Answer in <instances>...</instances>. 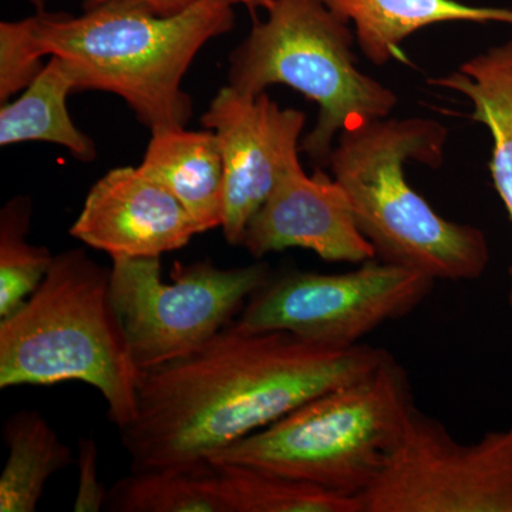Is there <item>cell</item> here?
Listing matches in <instances>:
<instances>
[{
    "instance_id": "obj_1",
    "label": "cell",
    "mask_w": 512,
    "mask_h": 512,
    "mask_svg": "<svg viewBox=\"0 0 512 512\" xmlns=\"http://www.w3.org/2000/svg\"><path fill=\"white\" fill-rule=\"evenodd\" d=\"M389 353L332 348L231 322L201 348L140 370L134 419L120 429L133 471L205 463L320 394L369 375Z\"/></svg>"
},
{
    "instance_id": "obj_10",
    "label": "cell",
    "mask_w": 512,
    "mask_h": 512,
    "mask_svg": "<svg viewBox=\"0 0 512 512\" xmlns=\"http://www.w3.org/2000/svg\"><path fill=\"white\" fill-rule=\"evenodd\" d=\"M306 114L282 109L266 93L252 96L222 87L202 114V127L220 143L225 168L222 231L242 247L249 222L268 200L279 178L299 163Z\"/></svg>"
},
{
    "instance_id": "obj_15",
    "label": "cell",
    "mask_w": 512,
    "mask_h": 512,
    "mask_svg": "<svg viewBox=\"0 0 512 512\" xmlns=\"http://www.w3.org/2000/svg\"><path fill=\"white\" fill-rule=\"evenodd\" d=\"M427 83L466 96L473 104L471 119L490 130L491 177L512 221V40ZM510 275L508 302L512 308V266Z\"/></svg>"
},
{
    "instance_id": "obj_25",
    "label": "cell",
    "mask_w": 512,
    "mask_h": 512,
    "mask_svg": "<svg viewBox=\"0 0 512 512\" xmlns=\"http://www.w3.org/2000/svg\"><path fill=\"white\" fill-rule=\"evenodd\" d=\"M25 2H28L30 6H33V9H35L36 12H45L46 10L47 0H25Z\"/></svg>"
},
{
    "instance_id": "obj_22",
    "label": "cell",
    "mask_w": 512,
    "mask_h": 512,
    "mask_svg": "<svg viewBox=\"0 0 512 512\" xmlns=\"http://www.w3.org/2000/svg\"><path fill=\"white\" fill-rule=\"evenodd\" d=\"M79 490L74 500L76 512H100L106 507L107 494L99 478V448L93 439L79 441Z\"/></svg>"
},
{
    "instance_id": "obj_8",
    "label": "cell",
    "mask_w": 512,
    "mask_h": 512,
    "mask_svg": "<svg viewBox=\"0 0 512 512\" xmlns=\"http://www.w3.org/2000/svg\"><path fill=\"white\" fill-rule=\"evenodd\" d=\"M433 284L430 276L377 258L345 274L291 271L271 276L234 322L252 332L281 330L320 345L350 348L387 320L409 315Z\"/></svg>"
},
{
    "instance_id": "obj_6",
    "label": "cell",
    "mask_w": 512,
    "mask_h": 512,
    "mask_svg": "<svg viewBox=\"0 0 512 512\" xmlns=\"http://www.w3.org/2000/svg\"><path fill=\"white\" fill-rule=\"evenodd\" d=\"M266 12L229 56L228 86L258 96L284 84L315 101L318 121L301 151L315 167H328L343 131L387 119L399 99L359 70L355 33L322 0H274Z\"/></svg>"
},
{
    "instance_id": "obj_7",
    "label": "cell",
    "mask_w": 512,
    "mask_h": 512,
    "mask_svg": "<svg viewBox=\"0 0 512 512\" xmlns=\"http://www.w3.org/2000/svg\"><path fill=\"white\" fill-rule=\"evenodd\" d=\"M271 278L264 261L224 269L175 262L164 281L161 258L116 259L110 298L138 370L194 352L214 338Z\"/></svg>"
},
{
    "instance_id": "obj_20",
    "label": "cell",
    "mask_w": 512,
    "mask_h": 512,
    "mask_svg": "<svg viewBox=\"0 0 512 512\" xmlns=\"http://www.w3.org/2000/svg\"><path fill=\"white\" fill-rule=\"evenodd\" d=\"M32 200L18 195L0 211V318L19 308L45 281L55 255L28 241Z\"/></svg>"
},
{
    "instance_id": "obj_19",
    "label": "cell",
    "mask_w": 512,
    "mask_h": 512,
    "mask_svg": "<svg viewBox=\"0 0 512 512\" xmlns=\"http://www.w3.org/2000/svg\"><path fill=\"white\" fill-rule=\"evenodd\" d=\"M211 466L229 512H362L359 497L335 493L308 481L244 464Z\"/></svg>"
},
{
    "instance_id": "obj_5",
    "label": "cell",
    "mask_w": 512,
    "mask_h": 512,
    "mask_svg": "<svg viewBox=\"0 0 512 512\" xmlns=\"http://www.w3.org/2000/svg\"><path fill=\"white\" fill-rule=\"evenodd\" d=\"M414 407L406 370L389 355L369 375L320 394L208 461L359 497L382 473Z\"/></svg>"
},
{
    "instance_id": "obj_12",
    "label": "cell",
    "mask_w": 512,
    "mask_h": 512,
    "mask_svg": "<svg viewBox=\"0 0 512 512\" xmlns=\"http://www.w3.org/2000/svg\"><path fill=\"white\" fill-rule=\"evenodd\" d=\"M200 234L183 205L138 167L107 171L87 192L70 235L116 259L161 258Z\"/></svg>"
},
{
    "instance_id": "obj_13",
    "label": "cell",
    "mask_w": 512,
    "mask_h": 512,
    "mask_svg": "<svg viewBox=\"0 0 512 512\" xmlns=\"http://www.w3.org/2000/svg\"><path fill=\"white\" fill-rule=\"evenodd\" d=\"M138 168L177 198L200 234L221 227L225 168L211 130L154 128Z\"/></svg>"
},
{
    "instance_id": "obj_21",
    "label": "cell",
    "mask_w": 512,
    "mask_h": 512,
    "mask_svg": "<svg viewBox=\"0 0 512 512\" xmlns=\"http://www.w3.org/2000/svg\"><path fill=\"white\" fill-rule=\"evenodd\" d=\"M33 16L0 23V103L28 89L45 67Z\"/></svg>"
},
{
    "instance_id": "obj_17",
    "label": "cell",
    "mask_w": 512,
    "mask_h": 512,
    "mask_svg": "<svg viewBox=\"0 0 512 512\" xmlns=\"http://www.w3.org/2000/svg\"><path fill=\"white\" fill-rule=\"evenodd\" d=\"M3 437L9 456L0 476V512L36 511L49 478L73 463L72 448L35 410L12 414Z\"/></svg>"
},
{
    "instance_id": "obj_24",
    "label": "cell",
    "mask_w": 512,
    "mask_h": 512,
    "mask_svg": "<svg viewBox=\"0 0 512 512\" xmlns=\"http://www.w3.org/2000/svg\"><path fill=\"white\" fill-rule=\"evenodd\" d=\"M222 2L228 3L231 6H244L251 13L252 18L255 19L256 12L258 10H268L271 8L274 0H222Z\"/></svg>"
},
{
    "instance_id": "obj_2",
    "label": "cell",
    "mask_w": 512,
    "mask_h": 512,
    "mask_svg": "<svg viewBox=\"0 0 512 512\" xmlns=\"http://www.w3.org/2000/svg\"><path fill=\"white\" fill-rule=\"evenodd\" d=\"M33 19L40 49L69 66L77 93L120 97L150 130L187 127L194 107L185 74L202 47L235 26L234 6L222 0H198L174 16L113 0L82 15L45 10Z\"/></svg>"
},
{
    "instance_id": "obj_14",
    "label": "cell",
    "mask_w": 512,
    "mask_h": 512,
    "mask_svg": "<svg viewBox=\"0 0 512 512\" xmlns=\"http://www.w3.org/2000/svg\"><path fill=\"white\" fill-rule=\"evenodd\" d=\"M339 19L355 25L366 59L383 66L400 57V45L417 30L444 22L507 23L512 9L473 6L458 0H322Z\"/></svg>"
},
{
    "instance_id": "obj_11",
    "label": "cell",
    "mask_w": 512,
    "mask_h": 512,
    "mask_svg": "<svg viewBox=\"0 0 512 512\" xmlns=\"http://www.w3.org/2000/svg\"><path fill=\"white\" fill-rule=\"evenodd\" d=\"M242 247L255 259L289 248L309 249L328 262L363 264L376 258L342 185L320 168L309 177L301 161L279 178L249 222Z\"/></svg>"
},
{
    "instance_id": "obj_16",
    "label": "cell",
    "mask_w": 512,
    "mask_h": 512,
    "mask_svg": "<svg viewBox=\"0 0 512 512\" xmlns=\"http://www.w3.org/2000/svg\"><path fill=\"white\" fill-rule=\"evenodd\" d=\"M72 93H77L72 70L60 57L50 56L35 82L0 107V146L40 141L66 148L80 163H92L99 151L70 116Z\"/></svg>"
},
{
    "instance_id": "obj_23",
    "label": "cell",
    "mask_w": 512,
    "mask_h": 512,
    "mask_svg": "<svg viewBox=\"0 0 512 512\" xmlns=\"http://www.w3.org/2000/svg\"><path fill=\"white\" fill-rule=\"evenodd\" d=\"M104 2H113V0H83V9L93 8V6ZM124 2H134L146 6L156 15L174 16L190 9L198 0H124Z\"/></svg>"
},
{
    "instance_id": "obj_9",
    "label": "cell",
    "mask_w": 512,
    "mask_h": 512,
    "mask_svg": "<svg viewBox=\"0 0 512 512\" xmlns=\"http://www.w3.org/2000/svg\"><path fill=\"white\" fill-rule=\"evenodd\" d=\"M362 512H512V426L460 444L414 407Z\"/></svg>"
},
{
    "instance_id": "obj_18",
    "label": "cell",
    "mask_w": 512,
    "mask_h": 512,
    "mask_svg": "<svg viewBox=\"0 0 512 512\" xmlns=\"http://www.w3.org/2000/svg\"><path fill=\"white\" fill-rule=\"evenodd\" d=\"M110 512H229L210 461L133 471L107 494Z\"/></svg>"
},
{
    "instance_id": "obj_3",
    "label": "cell",
    "mask_w": 512,
    "mask_h": 512,
    "mask_svg": "<svg viewBox=\"0 0 512 512\" xmlns=\"http://www.w3.org/2000/svg\"><path fill=\"white\" fill-rule=\"evenodd\" d=\"M447 136L443 124L423 117L370 121L340 134L328 168L379 261L434 281H473L490 262L484 232L437 214L404 171L409 161L439 168Z\"/></svg>"
},
{
    "instance_id": "obj_4",
    "label": "cell",
    "mask_w": 512,
    "mask_h": 512,
    "mask_svg": "<svg viewBox=\"0 0 512 512\" xmlns=\"http://www.w3.org/2000/svg\"><path fill=\"white\" fill-rule=\"evenodd\" d=\"M110 276L83 249L55 255L45 281L0 322V389L86 383L119 429L134 419L140 370L111 305Z\"/></svg>"
}]
</instances>
